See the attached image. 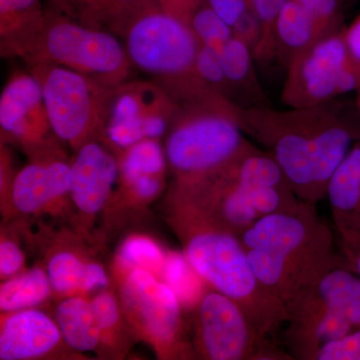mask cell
Here are the masks:
<instances>
[{
	"label": "cell",
	"mask_w": 360,
	"mask_h": 360,
	"mask_svg": "<svg viewBox=\"0 0 360 360\" xmlns=\"http://www.w3.org/2000/svg\"><path fill=\"white\" fill-rule=\"evenodd\" d=\"M239 123L245 134L274 156L296 196L311 205L326 198L329 180L360 141V112L354 99L341 97L285 110L271 104L240 108Z\"/></svg>",
	"instance_id": "cell-1"
},
{
	"label": "cell",
	"mask_w": 360,
	"mask_h": 360,
	"mask_svg": "<svg viewBox=\"0 0 360 360\" xmlns=\"http://www.w3.org/2000/svg\"><path fill=\"white\" fill-rule=\"evenodd\" d=\"M300 201L274 156L251 144L212 176L170 184L165 215L239 236L260 217L293 210Z\"/></svg>",
	"instance_id": "cell-2"
},
{
	"label": "cell",
	"mask_w": 360,
	"mask_h": 360,
	"mask_svg": "<svg viewBox=\"0 0 360 360\" xmlns=\"http://www.w3.org/2000/svg\"><path fill=\"white\" fill-rule=\"evenodd\" d=\"M238 238L253 271L284 305L330 270L345 266L330 227L316 205L304 201L293 210L260 217Z\"/></svg>",
	"instance_id": "cell-3"
},
{
	"label": "cell",
	"mask_w": 360,
	"mask_h": 360,
	"mask_svg": "<svg viewBox=\"0 0 360 360\" xmlns=\"http://www.w3.org/2000/svg\"><path fill=\"white\" fill-rule=\"evenodd\" d=\"M165 220L201 278L212 290L236 302L258 330L269 335L285 324V305L253 271L238 236L200 222Z\"/></svg>",
	"instance_id": "cell-4"
},
{
	"label": "cell",
	"mask_w": 360,
	"mask_h": 360,
	"mask_svg": "<svg viewBox=\"0 0 360 360\" xmlns=\"http://www.w3.org/2000/svg\"><path fill=\"white\" fill-rule=\"evenodd\" d=\"M177 105L163 144L172 184L212 176L251 146L239 123L240 108L229 99L210 92Z\"/></svg>",
	"instance_id": "cell-5"
},
{
	"label": "cell",
	"mask_w": 360,
	"mask_h": 360,
	"mask_svg": "<svg viewBox=\"0 0 360 360\" xmlns=\"http://www.w3.org/2000/svg\"><path fill=\"white\" fill-rule=\"evenodd\" d=\"M110 32L122 40L134 68L150 75L174 101L206 86L195 71L200 41L160 0H135Z\"/></svg>",
	"instance_id": "cell-6"
},
{
	"label": "cell",
	"mask_w": 360,
	"mask_h": 360,
	"mask_svg": "<svg viewBox=\"0 0 360 360\" xmlns=\"http://www.w3.org/2000/svg\"><path fill=\"white\" fill-rule=\"evenodd\" d=\"M21 59L26 65L63 66L106 87L129 80L134 68L117 37L79 25L51 6L45 8L41 32Z\"/></svg>",
	"instance_id": "cell-7"
},
{
	"label": "cell",
	"mask_w": 360,
	"mask_h": 360,
	"mask_svg": "<svg viewBox=\"0 0 360 360\" xmlns=\"http://www.w3.org/2000/svg\"><path fill=\"white\" fill-rule=\"evenodd\" d=\"M111 281L134 340L155 350L160 359H184L193 348L184 340L179 298L150 272L113 260Z\"/></svg>",
	"instance_id": "cell-8"
},
{
	"label": "cell",
	"mask_w": 360,
	"mask_h": 360,
	"mask_svg": "<svg viewBox=\"0 0 360 360\" xmlns=\"http://www.w3.org/2000/svg\"><path fill=\"white\" fill-rule=\"evenodd\" d=\"M27 70L41 87L54 134L73 151L94 139H103L113 87L63 68L35 63Z\"/></svg>",
	"instance_id": "cell-9"
},
{
	"label": "cell",
	"mask_w": 360,
	"mask_h": 360,
	"mask_svg": "<svg viewBox=\"0 0 360 360\" xmlns=\"http://www.w3.org/2000/svg\"><path fill=\"white\" fill-rule=\"evenodd\" d=\"M345 26L317 39L291 59L281 94L284 105L309 108L357 91L360 70L348 54Z\"/></svg>",
	"instance_id": "cell-10"
},
{
	"label": "cell",
	"mask_w": 360,
	"mask_h": 360,
	"mask_svg": "<svg viewBox=\"0 0 360 360\" xmlns=\"http://www.w3.org/2000/svg\"><path fill=\"white\" fill-rule=\"evenodd\" d=\"M193 352L206 360L292 359L258 330L243 310L210 288L193 310Z\"/></svg>",
	"instance_id": "cell-11"
},
{
	"label": "cell",
	"mask_w": 360,
	"mask_h": 360,
	"mask_svg": "<svg viewBox=\"0 0 360 360\" xmlns=\"http://www.w3.org/2000/svg\"><path fill=\"white\" fill-rule=\"evenodd\" d=\"M179 105L155 82H127L113 87L104 141L117 151L167 135Z\"/></svg>",
	"instance_id": "cell-12"
},
{
	"label": "cell",
	"mask_w": 360,
	"mask_h": 360,
	"mask_svg": "<svg viewBox=\"0 0 360 360\" xmlns=\"http://www.w3.org/2000/svg\"><path fill=\"white\" fill-rule=\"evenodd\" d=\"M32 246H39L44 255V266L49 274L54 300L68 296L92 297L108 288L110 272L94 257L92 243L72 227L53 231L40 225L37 233L28 231Z\"/></svg>",
	"instance_id": "cell-13"
},
{
	"label": "cell",
	"mask_w": 360,
	"mask_h": 360,
	"mask_svg": "<svg viewBox=\"0 0 360 360\" xmlns=\"http://www.w3.org/2000/svg\"><path fill=\"white\" fill-rule=\"evenodd\" d=\"M118 153L103 139L80 146L70 158V193L72 203V229L94 245V225L104 220L112 202L118 176Z\"/></svg>",
	"instance_id": "cell-14"
},
{
	"label": "cell",
	"mask_w": 360,
	"mask_h": 360,
	"mask_svg": "<svg viewBox=\"0 0 360 360\" xmlns=\"http://www.w3.org/2000/svg\"><path fill=\"white\" fill-rule=\"evenodd\" d=\"M0 135L2 143L18 146L30 160L65 150L52 129L41 87L28 70L13 73L2 89Z\"/></svg>",
	"instance_id": "cell-15"
},
{
	"label": "cell",
	"mask_w": 360,
	"mask_h": 360,
	"mask_svg": "<svg viewBox=\"0 0 360 360\" xmlns=\"http://www.w3.org/2000/svg\"><path fill=\"white\" fill-rule=\"evenodd\" d=\"M70 160L66 151L30 160L15 175L8 205L2 213L11 219H68L72 227L70 193Z\"/></svg>",
	"instance_id": "cell-16"
},
{
	"label": "cell",
	"mask_w": 360,
	"mask_h": 360,
	"mask_svg": "<svg viewBox=\"0 0 360 360\" xmlns=\"http://www.w3.org/2000/svg\"><path fill=\"white\" fill-rule=\"evenodd\" d=\"M118 162L117 188L103 220L108 225L143 212L167 186V160L160 139H146L120 150Z\"/></svg>",
	"instance_id": "cell-17"
},
{
	"label": "cell",
	"mask_w": 360,
	"mask_h": 360,
	"mask_svg": "<svg viewBox=\"0 0 360 360\" xmlns=\"http://www.w3.org/2000/svg\"><path fill=\"white\" fill-rule=\"evenodd\" d=\"M66 345L53 316L39 309L1 312L0 359H77Z\"/></svg>",
	"instance_id": "cell-18"
},
{
	"label": "cell",
	"mask_w": 360,
	"mask_h": 360,
	"mask_svg": "<svg viewBox=\"0 0 360 360\" xmlns=\"http://www.w3.org/2000/svg\"><path fill=\"white\" fill-rule=\"evenodd\" d=\"M285 307L284 340L292 359L314 360L322 345L355 330L314 288L286 303Z\"/></svg>",
	"instance_id": "cell-19"
},
{
	"label": "cell",
	"mask_w": 360,
	"mask_h": 360,
	"mask_svg": "<svg viewBox=\"0 0 360 360\" xmlns=\"http://www.w3.org/2000/svg\"><path fill=\"white\" fill-rule=\"evenodd\" d=\"M326 198L338 234L360 231V141L329 180Z\"/></svg>",
	"instance_id": "cell-20"
},
{
	"label": "cell",
	"mask_w": 360,
	"mask_h": 360,
	"mask_svg": "<svg viewBox=\"0 0 360 360\" xmlns=\"http://www.w3.org/2000/svg\"><path fill=\"white\" fill-rule=\"evenodd\" d=\"M44 20L41 0H0L2 58H22L41 32Z\"/></svg>",
	"instance_id": "cell-21"
},
{
	"label": "cell",
	"mask_w": 360,
	"mask_h": 360,
	"mask_svg": "<svg viewBox=\"0 0 360 360\" xmlns=\"http://www.w3.org/2000/svg\"><path fill=\"white\" fill-rule=\"evenodd\" d=\"M231 87V99L240 108L270 105L255 68L252 49L233 35L217 54Z\"/></svg>",
	"instance_id": "cell-22"
},
{
	"label": "cell",
	"mask_w": 360,
	"mask_h": 360,
	"mask_svg": "<svg viewBox=\"0 0 360 360\" xmlns=\"http://www.w3.org/2000/svg\"><path fill=\"white\" fill-rule=\"evenodd\" d=\"M53 319L71 350L79 354L89 352L96 354L101 333L91 297L75 295L58 300Z\"/></svg>",
	"instance_id": "cell-23"
},
{
	"label": "cell",
	"mask_w": 360,
	"mask_h": 360,
	"mask_svg": "<svg viewBox=\"0 0 360 360\" xmlns=\"http://www.w3.org/2000/svg\"><path fill=\"white\" fill-rule=\"evenodd\" d=\"M91 302L101 333L97 356L103 359H125L135 340L113 284L92 296Z\"/></svg>",
	"instance_id": "cell-24"
},
{
	"label": "cell",
	"mask_w": 360,
	"mask_h": 360,
	"mask_svg": "<svg viewBox=\"0 0 360 360\" xmlns=\"http://www.w3.org/2000/svg\"><path fill=\"white\" fill-rule=\"evenodd\" d=\"M319 39L307 11L295 0H288L277 15L274 26L276 59L286 68L291 59Z\"/></svg>",
	"instance_id": "cell-25"
},
{
	"label": "cell",
	"mask_w": 360,
	"mask_h": 360,
	"mask_svg": "<svg viewBox=\"0 0 360 360\" xmlns=\"http://www.w3.org/2000/svg\"><path fill=\"white\" fill-rule=\"evenodd\" d=\"M53 298V290L44 264L26 269L0 285V310L13 312L37 309Z\"/></svg>",
	"instance_id": "cell-26"
},
{
	"label": "cell",
	"mask_w": 360,
	"mask_h": 360,
	"mask_svg": "<svg viewBox=\"0 0 360 360\" xmlns=\"http://www.w3.org/2000/svg\"><path fill=\"white\" fill-rule=\"evenodd\" d=\"M314 290L354 329H360V277L355 272L347 266L335 267Z\"/></svg>",
	"instance_id": "cell-27"
},
{
	"label": "cell",
	"mask_w": 360,
	"mask_h": 360,
	"mask_svg": "<svg viewBox=\"0 0 360 360\" xmlns=\"http://www.w3.org/2000/svg\"><path fill=\"white\" fill-rule=\"evenodd\" d=\"M135 0H51V6L79 25L110 32Z\"/></svg>",
	"instance_id": "cell-28"
},
{
	"label": "cell",
	"mask_w": 360,
	"mask_h": 360,
	"mask_svg": "<svg viewBox=\"0 0 360 360\" xmlns=\"http://www.w3.org/2000/svg\"><path fill=\"white\" fill-rule=\"evenodd\" d=\"M160 279L174 291L186 311H193L206 291L210 290L184 253L179 251H167Z\"/></svg>",
	"instance_id": "cell-29"
},
{
	"label": "cell",
	"mask_w": 360,
	"mask_h": 360,
	"mask_svg": "<svg viewBox=\"0 0 360 360\" xmlns=\"http://www.w3.org/2000/svg\"><path fill=\"white\" fill-rule=\"evenodd\" d=\"M167 250L156 239L142 233L127 236L118 248L115 260L127 266L150 272L160 278Z\"/></svg>",
	"instance_id": "cell-30"
},
{
	"label": "cell",
	"mask_w": 360,
	"mask_h": 360,
	"mask_svg": "<svg viewBox=\"0 0 360 360\" xmlns=\"http://www.w3.org/2000/svg\"><path fill=\"white\" fill-rule=\"evenodd\" d=\"M200 45L219 54L222 47L233 37V30L206 4H201L188 23Z\"/></svg>",
	"instance_id": "cell-31"
},
{
	"label": "cell",
	"mask_w": 360,
	"mask_h": 360,
	"mask_svg": "<svg viewBox=\"0 0 360 360\" xmlns=\"http://www.w3.org/2000/svg\"><path fill=\"white\" fill-rule=\"evenodd\" d=\"M288 0H252L253 11L260 23L259 41L253 51L255 60L267 63L276 59L274 26L279 11Z\"/></svg>",
	"instance_id": "cell-32"
},
{
	"label": "cell",
	"mask_w": 360,
	"mask_h": 360,
	"mask_svg": "<svg viewBox=\"0 0 360 360\" xmlns=\"http://www.w3.org/2000/svg\"><path fill=\"white\" fill-rule=\"evenodd\" d=\"M13 225L2 226L0 240V278L1 281L11 278L26 269L25 250L21 246L20 236L22 225L20 219H11Z\"/></svg>",
	"instance_id": "cell-33"
},
{
	"label": "cell",
	"mask_w": 360,
	"mask_h": 360,
	"mask_svg": "<svg viewBox=\"0 0 360 360\" xmlns=\"http://www.w3.org/2000/svg\"><path fill=\"white\" fill-rule=\"evenodd\" d=\"M314 20L319 39L345 27V0H295Z\"/></svg>",
	"instance_id": "cell-34"
},
{
	"label": "cell",
	"mask_w": 360,
	"mask_h": 360,
	"mask_svg": "<svg viewBox=\"0 0 360 360\" xmlns=\"http://www.w3.org/2000/svg\"><path fill=\"white\" fill-rule=\"evenodd\" d=\"M195 71L201 80L213 91L232 101L231 87L222 70L219 56L214 51L200 45L195 59Z\"/></svg>",
	"instance_id": "cell-35"
},
{
	"label": "cell",
	"mask_w": 360,
	"mask_h": 360,
	"mask_svg": "<svg viewBox=\"0 0 360 360\" xmlns=\"http://www.w3.org/2000/svg\"><path fill=\"white\" fill-rule=\"evenodd\" d=\"M314 360H360V329L322 345Z\"/></svg>",
	"instance_id": "cell-36"
},
{
	"label": "cell",
	"mask_w": 360,
	"mask_h": 360,
	"mask_svg": "<svg viewBox=\"0 0 360 360\" xmlns=\"http://www.w3.org/2000/svg\"><path fill=\"white\" fill-rule=\"evenodd\" d=\"M231 28L253 13L252 0H205Z\"/></svg>",
	"instance_id": "cell-37"
},
{
	"label": "cell",
	"mask_w": 360,
	"mask_h": 360,
	"mask_svg": "<svg viewBox=\"0 0 360 360\" xmlns=\"http://www.w3.org/2000/svg\"><path fill=\"white\" fill-rule=\"evenodd\" d=\"M338 239L343 264L360 277V231L338 234Z\"/></svg>",
	"instance_id": "cell-38"
},
{
	"label": "cell",
	"mask_w": 360,
	"mask_h": 360,
	"mask_svg": "<svg viewBox=\"0 0 360 360\" xmlns=\"http://www.w3.org/2000/svg\"><path fill=\"white\" fill-rule=\"evenodd\" d=\"M13 155L6 143L1 142L0 150V195H1V212H6L8 205L11 186L18 172H13Z\"/></svg>",
	"instance_id": "cell-39"
},
{
	"label": "cell",
	"mask_w": 360,
	"mask_h": 360,
	"mask_svg": "<svg viewBox=\"0 0 360 360\" xmlns=\"http://www.w3.org/2000/svg\"><path fill=\"white\" fill-rule=\"evenodd\" d=\"M160 2L168 13L188 25L194 11L205 0H160Z\"/></svg>",
	"instance_id": "cell-40"
},
{
	"label": "cell",
	"mask_w": 360,
	"mask_h": 360,
	"mask_svg": "<svg viewBox=\"0 0 360 360\" xmlns=\"http://www.w3.org/2000/svg\"><path fill=\"white\" fill-rule=\"evenodd\" d=\"M345 39L349 58L360 70V13L349 25L345 26Z\"/></svg>",
	"instance_id": "cell-41"
},
{
	"label": "cell",
	"mask_w": 360,
	"mask_h": 360,
	"mask_svg": "<svg viewBox=\"0 0 360 360\" xmlns=\"http://www.w3.org/2000/svg\"><path fill=\"white\" fill-rule=\"evenodd\" d=\"M355 94H356L354 98L355 105H356L357 110H359L360 112V87Z\"/></svg>",
	"instance_id": "cell-42"
}]
</instances>
